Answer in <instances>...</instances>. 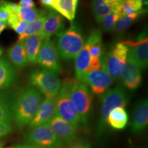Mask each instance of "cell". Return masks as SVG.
Returning <instances> with one entry per match:
<instances>
[{"label":"cell","mask_w":148,"mask_h":148,"mask_svg":"<svg viewBox=\"0 0 148 148\" xmlns=\"http://www.w3.org/2000/svg\"><path fill=\"white\" fill-rule=\"evenodd\" d=\"M9 148H14V147H9Z\"/></svg>","instance_id":"43"},{"label":"cell","mask_w":148,"mask_h":148,"mask_svg":"<svg viewBox=\"0 0 148 148\" xmlns=\"http://www.w3.org/2000/svg\"><path fill=\"white\" fill-rule=\"evenodd\" d=\"M42 101V93L35 87L29 86L20 91L14 101L12 114V119L18 127L30 123Z\"/></svg>","instance_id":"1"},{"label":"cell","mask_w":148,"mask_h":148,"mask_svg":"<svg viewBox=\"0 0 148 148\" xmlns=\"http://www.w3.org/2000/svg\"><path fill=\"white\" fill-rule=\"evenodd\" d=\"M16 97L10 92L0 93V121H8L12 119L13 106Z\"/></svg>","instance_id":"23"},{"label":"cell","mask_w":148,"mask_h":148,"mask_svg":"<svg viewBox=\"0 0 148 148\" xmlns=\"http://www.w3.org/2000/svg\"><path fill=\"white\" fill-rule=\"evenodd\" d=\"M26 139L32 145L40 148H63L64 144L47 123L32 127L26 133Z\"/></svg>","instance_id":"7"},{"label":"cell","mask_w":148,"mask_h":148,"mask_svg":"<svg viewBox=\"0 0 148 148\" xmlns=\"http://www.w3.org/2000/svg\"><path fill=\"white\" fill-rule=\"evenodd\" d=\"M16 72L8 60L0 59V90L10 87L15 82Z\"/></svg>","instance_id":"19"},{"label":"cell","mask_w":148,"mask_h":148,"mask_svg":"<svg viewBox=\"0 0 148 148\" xmlns=\"http://www.w3.org/2000/svg\"><path fill=\"white\" fill-rule=\"evenodd\" d=\"M120 16L119 14L110 12V14H107L102 18L101 21L102 29L104 32H109L113 27L114 23L118 19H119Z\"/></svg>","instance_id":"29"},{"label":"cell","mask_w":148,"mask_h":148,"mask_svg":"<svg viewBox=\"0 0 148 148\" xmlns=\"http://www.w3.org/2000/svg\"><path fill=\"white\" fill-rule=\"evenodd\" d=\"M142 3H143L144 4L147 5V2H148V0H140Z\"/></svg>","instance_id":"38"},{"label":"cell","mask_w":148,"mask_h":148,"mask_svg":"<svg viewBox=\"0 0 148 148\" xmlns=\"http://www.w3.org/2000/svg\"><path fill=\"white\" fill-rule=\"evenodd\" d=\"M128 123V114L124 108L116 107L109 112L106 125L115 130H123Z\"/></svg>","instance_id":"22"},{"label":"cell","mask_w":148,"mask_h":148,"mask_svg":"<svg viewBox=\"0 0 148 148\" xmlns=\"http://www.w3.org/2000/svg\"><path fill=\"white\" fill-rule=\"evenodd\" d=\"M64 29V19L62 16L53 10L47 12L42 29L38 34L44 39H50L54 34H58Z\"/></svg>","instance_id":"14"},{"label":"cell","mask_w":148,"mask_h":148,"mask_svg":"<svg viewBox=\"0 0 148 148\" xmlns=\"http://www.w3.org/2000/svg\"><path fill=\"white\" fill-rule=\"evenodd\" d=\"M47 124L64 145H67L76 140L77 128L57 114H55L49 119Z\"/></svg>","instance_id":"12"},{"label":"cell","mask_w":148,"mask_h":148,"mask_svg":"<svg viewBox=\"0 0 148 148\" xmlns=\"http://www.w3.org/2000/svg\"><path fill=\"white\" fill-rule=\"evenodd\" d=\"M3 2H4V1H3V0H0V6L3 4Z\"/></svg>","instance_id":"40"},{"label":"cell","mask_w":148,"mask_h":148,"mask_svg":"<svg viewBox=\"0 0 148 148\" xmlns=\"http://www.w3.org/2000/svg\"><path fill=\"white\" fill-rule=\"evenodd\" d=\"M46 12L47 10H38L35 8H23L18 5L16 14L20 19L30 23L36 21Z\"/></svg>","instance_id":"25"},{"label":"cell","mask_w":148,"mask_h":148,"mask_svg":"<svg viewBox=\"0 0 148 148\" xmlns=\"http://www.w3.org/2000/svg\"><path fill=\"white\" fill-rule=\"evenodd\" d=\"M69 95L79 115L80 123L84 131L88 132L92 103L91 92L86 85L73 79L69 88Z\"/></svg>","instance_id":"4"},{"label":"cell","mask_w":148,"mask_h":148,"mask_svg":"<svg viewBox=\"0 0 148 148\" xmlns=\"http://www.w3.org/2000/svg\"><path fill=\"white\" fill-rule=\"evenodd\" d=\"M141 70L127 53V60L121 73V79L125 87L130 90H135L140 86L142 81Z\"/></svg>","instance_id":"13"},{"label":"cell","mask_w":148,"mask_h":148,"mask_svg":"<svg viewBox=\"0 0 148 148\" xmlns=\"http://www.w3.org/2000/svg\"><path fill=\"white\" fill-rule=\"evenodd\" d=\"M36 62L45 69L56 73L61 71V64L56 45L50 39H44L40 45Z\"/></svg>","instance_id":"10"},{"label":"cell","mask_w":148,"mask_h":148,"mask_svg":"<svg viewBox=\"0 0 148 148\" xmlns=\"http://www.w3.org/2000/svg\"><path fill=\"white\" fill-rule=\"evenodd\" d=\"M90 46H91V42L88 38L82 50L77 53L75 58V77H76V80L79 82H81L83 76L84 75L86 69H87L91 58L90 54Z\"/></svg>","instance_id":"18"},{"label":"cell","mask_w":148,"mask_h":148,"mask_svg":"<svg viewBox=\"0 0 148 148\" xmlns=\"http://www.w3.org/2000/svg\"><path fill=\"white\" fill-rule=\"evenodd\" d=\"M28 81L47 98L56 97L61 87L60 79L57 73L45 68L31 72Z\"/></svg>","instance_id":"5"},{"label":"cell","mask_w":148,"mask_h":148,"mask_svg":"<svg viewBox=\"0 0 148 148\" xmlns=\"http://www.w3.org/2000/svg\"><path fill=\"white\" fill-rule=\"evenodd\" d=\"M72 80L73 79H64L61 85L60 91L56 97L55 114L77 128L80 124V119L69 95Z\"/></svg>","instance_id":"6"},{"label":"cell","mask_w":148,"mask_h":148,"mask_svg":"<svg viewBox=\"0 0 148 148\" xmlns=\"http://www.w3.org/2000/svg\"><path fill=\"white\" fill-rule=\"evenodd\" d=\"M123 2L121 0H92V10L96 21L101 23L102 18L110 12L117 14Z\"/></svg>","instance_id":"17"},{"label":"cell","mask_w":148,"mask_h":148,"mask_svg":"<svg viewBox=\"0 0 148 148\" xmlns=\"http://www.w3.org/2000/svg\"><path fill=\"white\" fill-rule=\"evenodd\" d=\"M148 124V102L147 99L138 101L135 106L131 130L134 134H140L145 131Z\"/></svg>","instance_id":"15"},{"label":"cell","mask_w":148,"mask_h":148,"mask_svg":"<svg viewBox=\"0 0 148 148\" xmlns=\"http://www.w3.org/2000/svg\"><path fill=\"white\" fill-rule=\"evenodd\" d=\"M14 148H40L39 147H37V146L33 145H18Z\"/></svg>","instance_id":"37"},{"label":"cell","mask_w":148,"mask_h":148,"mask_svg":"<svg viewBox=\"0 0 148 148\" xmlns=\"http://www.w3.org/2000/svg\"><path fill=\"white\" fill-rule=\"evenodd\" d=\"M77 2L78 0H55L51 8L57 11L61 16H64L70 21H73L75 16Z\"/></svg>","instance_id":"24"},{"label":"cell","mask_w":148,"mask_h":148,"mask_svg":"<svg viewBox=\"0 0 148 148\" xmlns=\"http://www.w3.org/2000/svg\"><path fill=\"white\" fill-rule=\"evenodd\" d=\"M47 11L45 14H43L41 16L37 18L36 21L32 22V23L28 24V26L25 29V31L23 34L19 35L18 38V41L23 40L25 38L31 35L38 34L41 30L42 25H43L44 21H45L46 16H47Z\"/></svg>","instance_id":"27"},{"label":"cell","mask_w":148,"mask_h":148,"mask_svg":"<svg viewBox=\"0 0 148 148\" xmlns=\"http://www.w3.org/2000/svg\"><path fill=\"white\" fill-rule=\"evenodd\" d=\"M128 47L123 42H118L103 57L105 67L112 79H116L121 77V73L127 60Z\"/></svg>","instance_id":"8"},{"label":"cell","mask_w":148,"mask_h":148,"mask_svg":"<svg viewBox=\"0 0 148 148\" xmlns=\"http://www.w3.org/2000/svg\"><path fill=\"white\" fill-rule=\"evenodd\" d=\"M0 148H2V147H0Z\"/></svg>","instance_id":"44"},{"label":"cell","mask_w":148,"mask_h":148,"mask_svg":"<svg viewBox=\"0 0 148 148\" xmlns=\"http://www.w3.org/2000/svg\"><path fill=\"white\" fill-rule=\"evenodd\" d=\"M82 31L75 23H71L69 28L57 34L56 47L59 55L64 60L75 58L84 45Z\"/></svg>","instance_id":"3"},{"label":"cell","mask_w":148,"mask_h":148,"mask_svg":"<svg viewBox=\"0 0 148 148\" xmlns=\"http://www.w3.org/2000/svg\"><path fill=\"white\" fill-rule=\"evenodd\" d=\"M0 147H1V144H0Z\"/></svg>","instance_id":"42"},{"label":"cell","mask_w":148,"mask_h":148,"mask_svg":"<svg viewBox=\"0 0 148 148\" xmlns=\"http://www.w3.org/2000/svg\"><path fill=\"white\" fill-rule=\"evenodd\" d=\"M3 4L0 6V19L7 22L9 18V13L8 10H7L6 8L5 7L4 4H3Z\"/></svg>","instance_id":"33"},{"label":"cell","mask_w":148,"mask_h":148,"mask_svg":"<svg viewBox=\"0 0 148 148\" xmlns=\"http://www.w3.org/2000/svg\"><path fill=\"white\" fill-rule=\"evenodd\" d=\"M56 112V97H46L42 101L39 108L30 123H29L31 127H34L38 125L47 123Z\"/></svg>","instance_id":"16"},{"label":"cell","mask_w":148,"mask_h":148,"mask_svg":"<svg viewBox=\"0 0 148 148\" xmlns=\"http://www.w3.org/2000/svg\"><path fill=\"white\" fill-rule=\"evenodd\" d=\"M121 1H125V0H121Z\"/></svg>","instance_id":"41"},{"label":"cell","mask_w":148,"mask_h":148,"mask_svg":"<svg viewBox=\"0 0 148 148\" xmlns=\"http://www.w3.org/2000/svg\"><path fill=\"white\" fill-rule=\"evenodd\" d=\"M101 62L100 69L85 74L80 82L85 85H88L91 91L98 95L104 94L112 84V79L106 71L103 58L101 59Z\"/></svg>","instance_id":"9"},{"label":"cell","mask_w":148,"mask_h":148,"mask_svg":"<svg viewBox=\"0 0 148 148\" xmlns=\"http://www.w3.org/2000/svg\"><path fill=\"white\" fill-rule=\"evenodd\" d=\"M63 148H90V145L85 140L76 139L67 144L66 147Z\"/></svg>","instance_id":"31"},{"label":"cell","mask_w":148,"mask_h":148,"mask_svg":"<svg viewBox=\"0 0 148 148\" xmlns=\"http://www.w3.org/2000/svg\"><path fill=\"white\" fill-rule=\"evenodd\" d=\"M7 26H8L7 22L0 19V34H1V32L4 30V29H5V27H6Z\"/></svg>","instance_id":"36"},{"label":"cell","mask_w":148,"mask_h":148,"mask_svg":"<svg viewBox=\"0 0 148 148\" xmlns=\"http://www.w3.org/2000/svg\"><path fill=\"white\" fill-rule=\"evenodd\" d=\"M43 38L39 34L31 35L24 39L23 43L26 51L27 62L30 64L36 62L38 51Z\"/></svg>","instance_id":"21"},{"label":"cell","mask_w":148,"mask_h":148,"mask_svg":"<svg viewBox=\"0 0 148 148\" xmlns=\"http://www.w3.org/2000/svg\"><path fill=\"white\" fill-rule=\"evenodd\" d=\"M128 8L133 12H139L142 9V2L140 0H125L123 1Z\"/></svg>","instance_id":"30"},{"label":"cell","mask_w":148,"mask_h":148,"mask_svg":"<svg viewBox=\"0 0 148 148\" xmlns=\"http://www.w3.org/2000/svg\"><path fill=\"white\" fill-rule=\"evenodd\" d=\"M145 10H141L139 12L136 13L130 14L128 16H125L123 17H121L119 19H118L114 23L112 30L116 32H122L125 31V29L128 28L135 21V20L139 16L140 14L145 13Z\"/></svg>","instance_id":"26"},{"label":"cell","mask_w":148,"mask_h":148,"mask_svg":"<svg viewBox=\"0 0 148 148\" xmlns=\"http://www.w3.org/2000/svg\"><path fill=\"white\" fill-rule=\"evenodd\" d=\"M128 47V53L140 70L145 69L148 64V38L145 31L139 35L136 41L123 42Z\"/></svg>","instance_id":"11"},{"label":"cell","mask_w":148,"mask_h":148,"mask_svg":"<svg viewBox=\"0 0 148 148\" xmlns=\"http://www.w3.org/2000/svg\"><path fill=\"white\" fill-rule=\"evenodd\" d=\"M18 5L23 8H34L35 3L33 0H19Z\"/></svg>","instance_id":"34"},{"label":"cell","mask_w":148,"mask_h":148,"mask_svg":"<svg viewBox=\"0 0 148 148\" xmlns=\"http://www.w3.org/2000/svg\"><path fill=\"white\" fill-rule=\"evenodd\" d=\"M8 56L10 61L17 69H21L27 63L26 51L23 40L18 41L9 48Z\"/></svg>","instance_id":"20"},{"label":"cell","mask_w":148,"mask_h":148,"mask_svg":"<svg viewBox=\"0 0 148 148\" xmlns=\"http://www.w3.org/2000/svg\"><path fill=\"white\" fill-rule=\"evenodd\" d=\"M55 0H39V2L40 4L43 6L46 7H50L53 4Z\"/></svg>","instance_id":"35"},{"label":"cell","mask_w":148,"mask_h":148,"mask_svg":"<svg viewBox=\"0 0 148 148\" xmlns=\"http://www.w3.org/2000/svg\"><path fill=\"white\" fill-rule=\"evenodd\" d=\"M128 96L125 88L116 86L101 95L100 115L96 130V136L100 137L106 129V119L109 112L116 107L125 108L128 103Z\"/></svg>","instance_id":"2"},{"label":"cell","mask_w":148,"mask_h":148,"mask_svg":"<svg viewBox=\"0 0 148 148\" xmlns=\"http://www.w3.org/2000/svg\"><path fill=\"white\" fill-rule=\"evenodd\" d=\"M2 53H3V50H2V49L0 47V57H1V56L2 55Z\"/></svg>","instance_id":"39"},{"label":"cell","mask_w":148,"mask_h":148,"mask_svg":"<svg viewBox=\"0 0 148 148\" xmlns=\"http://www.w3.org/2000/svg\"><path fill=\"white\" fill-rule=\"evenodd\" d=\"M7 24L18 35H21L25 32L29 23L20 19L16 14H9Z\"/></svg>","instance_id":"28"},{"label":"cell","mask_w":148,"mask_h":148,"mask_svg":"<svg viewBox=\"0 0 148 148\" xmlns=\"http://www.w3.org/2000/svg\"><path fill=\"white\" fill-rule=\"evenodd\" d=\"M12 131V125L10 122L0 121V138L8 135Z\"/></svg>","instance_id":"32"}]
</instances>
